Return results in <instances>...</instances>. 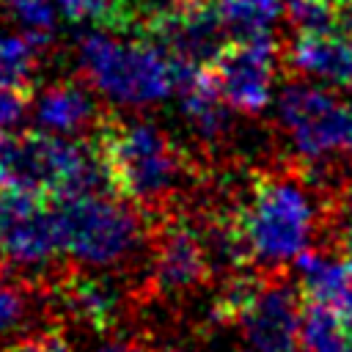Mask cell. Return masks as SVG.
Listing matches in <instances>:
<instances>
[{
    "label": "cell",
    "instance_id": "6da1fadb",
    "mask_svg": "<svg viewBox=\"0 0 352 352\" xmlns=\"http://www.w3.org/2000/svg\"><path fill=\"white\" fill-rule=\"evenodd\" d=\"M74 63L99 99L124 110H143L170 99L190 69L162 41L121 36L110 28L82 33Z\"/></svg>",
    "mask_w": 352,
    "mask_h": 352
},
{
    "label": "cell",
    "instance_id": "7a4b0ae2",
    "mask_svg": "<svg viewBox=\"0 0 352 352\" xmlns=\"http://www.w3.org/2000/svg\"><path fill=\"white\" fill-rule=\"evenodd\" d=\"M250 261L278 270L311 250L322 212L308 182L294 173H272L256 182L236 220Z\"/></svg>",
    "mask_w": 352,
    "mask_h": 352
},
{
    "label": "cell",
    "instance_id": "3957f363",
    "mask_svg": "<svg viewBox=\"0 0 352 352\" xmlns=\"http://www.w3.org/2000/svg\"><path fill=\"white\" fill-rule=\"evenodd\" d=\"M60 253L88 272H107L132 261L146 239L143 217L124 195L102 190L58 198Z\"/></svg>",
    "mask_w": 352,
    "mask_h": 352
},
{
    "label": "cell",
    "instance_id": "277c9868",
    "mask_svg": "<svg viewBox=\"0 0 352 352\" xmlns=\"http://www.w3.org/2000/svg\"><path fill=\"white\" fill-rule=\"evenodd\" d=\"M99 151L107 182L132 204L157 206L182 184V154L170 135L148 118H126L107 126Z\"/></svg>",
    "mask_w": 352,
    "mask_h": 352
},
{
    "label": "cell",
    "instance_id": "5b68a950",
    "mask_svg": "<svg viewBox=\"0 0 352 352\" xmlns=\"http://www.w3.org/2000/svg\"><path fill=\"white\" fill-rule=\"evenodd\" d=\"M275 118L305 168L352 165V99L314 80H292L275 96Z\"/></svg>",
    "mask_w": 352,
    "mask_h": 352
},
{
    "label": "cell",
    "instance_id": "8992f818",
    "mask_svg": "<svg viewBox=\"0 0 352 352\" xmlns=\"http://www.w3.org/2000/svg\"><path fill=\"white\" fill-rule=\"evenodd\" d=\"M104 179L107 168L102 151L88 148L77 138L38 132L19 140L14 187L66 198L74 192L99 190Z\"/></svg>",
    "mask_w": 352,
    "mask_h": 352
},
{
    "label": "cell",
    "instance_id": "52a82bcc",
    "mask_svg": "<svg viewBox=\"0 0 352 352\" xmlns=\"http://www.w3.org/2000/svg\"><path fill=\"white\" fill-rule=\"evenodd\" d=\"M60 253L55 209L41 192L11 187L0 192V256L22 275H44Z\"/></svg>",
    "mask_w": 352,
    "mask_h": 352
},
{
    "label": "cell",
    "instance_id": "ba28073f",
    "mask_svg": "<svg viewBox=\"0 0 352 352\" xmlns=\"http://www.w3.org/2000/svg\"><path fill=\"white\" fill-rule=\"evenodd\" d=\"M212 72L234 113L261 116L278 96V44L272 36L234 38L217 55Z\"/></svg>",
    "mask_w": 352,
    "mask_h": 352
},
{
    "label": "cell",
    "instance_id": "9c48e42d",
    "mask_svg": "<svg viewBox=\"0 0 352 352\" xmlns=\"http://www.w3.org/2000/svg\"><path fill=\"white\" fill-rule=\"evenodd\" d=\"M236 324L242 330V352H305L302 297L286 280H264Z\"/></svg>",
    "mask_w": 352,
    "mask_h": 352
},
{
    "label": "cell",
    "instance_id": "30bf717a",
    "mask_svg": "<svg viewBox=\"0 0 352 352\" xmlns=\"http://www.w3.org/2000/svg\"><path fill=\"white\" fill-rule=\"evenodd\" d=\"M286 60L305 80L352 91V19L346 16L316 30H294Z\"/></svg>",
    "mask_w": 352,
    "mask_h": 352
},
{
    "label": "cell",
    "instance_id": "8fae6325",
    "mask_svg": "<svg viewBox=\"0 0 352 352\" xmlns=\"http://www.w3.org/2000/svg\"><path fill=\"white\" fill-rule=\"evenodd\" d=\"M209 270L212 264H209L206 242L195 226L184 220H173L157 234L151 275L162 294H184L195 289L209 275Z\"/></svg>",
    "mask_w": 352,
    "mask_h": 352
},
{
    "label": "cell",
    "instance_id": "7c38bea8",
    "mask_svg": "<svg viewBox=\"0 0 352 352\" xmlns=\"http://www.w3.org/2000/svg\"><path fill=\"white\" fill-rule=\"evenodd\" d=\"M157 22L160 41L190 66L214 63L226 50L228 33L212 3H182Z\"/></svg>",
    "mask_w": 352,
    "mask_h": 352
},
{
    "label": "cell",
    "instance_id": "4fadbf2b",
    "mask_svg": "<svg viewBox=\"0 0 352 352\" xmlns=\"http://www.w3.org/2000/svg\"><path fill=\"white\" fill-rule=\"evenodd\" d=\"M30 121L44 135L77 138L96 121V94L80 82H52L30 102Z\"/></svg>",
    "mask_w": 352,
    "mask_h": 352
},
{
    "label": "cell",
    "instance_id": "5bb4252c",
    "mask_svg": "<svg viewBox=\"0 0 352 352\" xmlns=\"http://www.w3.org/2000/svg\"><path fill=\"white\" fill-rule=\"evenodd\" d=\"M179 110L184 124L206 143L220 140L231 124V107L223 99L214 72L206 66H190L179 85Z\"/></svg>",
    "mask_w": 352,
    "mask_h": 352
},
{
    "label": "cell",
    "instance_id": "9a60e30c",
    "mask_svg": "<svg viewBox=\"0 0 352 352\" xmlns=\"http://www.w3.org/2000/svg\"><path fill=\"white\" fill-rule=\"evenodd\" d=\"M60 302L77 322L96 327V330H104L118 319L121 292L102 272L74 275L72 280H63Z\"/></svg>",
    "mask_w": 352,
    "mask_h": 352
},
{
    "label": "cell",
    "instance_id": "2e32d148",
    "mask_svg": "<svg viewBox=\"0 0 352 352\" xmlns=\"http://www.w3.org/2000/svg\"><path fill=\"white\" fill-rule=\"evenodd\" d=\"M286 3L289 0H212L231 38L272 36L278 22L286 16Z\"/></svg>",
    "mask_w": 352,
    "mask_h": 352
},
{
    "label": "cell",
    "instance_id": "e0dca14e",
    "mask_svg": "<svg viewBox=\"0 0 352 352\" xmlns=\"http://www.w3.org/2000/svg\"><path fill=\"white\" fill-rule=\"evenodd\" d=\"M41 44L25 30H0V88L22 91L33 80Z\"/></svg>",
    "mask_w": 352,
    "mask_h": 352
},
{
    "label": "cell",
    "instance_id": "ac0fdd59",
    "mask_svg": "<svg viewBox=\"0 0 352 352\" xmlns=\"http://www.w3.org/2000/svg\"><path fill=\"white\" fill-rule=\"evenodd\" d=\"M8 16L19 25V30L30 33L33 38L44 41L60 16V8L55 0H3Z\"/></svg>",
    "mask_w": 352,
    "mask_h": 352
},
{
    "label": "cell",
    "instance_id": "d6986e66",
    "mask_svg": "<svg viewBox=\"0 0 352 352\" xmlns=\"http://www.w3.org/2000/svg\"><path fill=\"white\" fill-rule=\"evenodd\" d=\"M327 231L333 250L344 258H352V190H344L327 217Z\"/></svg>",
    "mask_w": 352,
    "mask_h": 352
},
{
    "label": "cell",
    "instance_id": "ffe728a7",
    "mask_svg": "<svg viewBox=\"0 0 352 352\" xmlns=\"http://www.w3.org/2000/svg\"><path fill=\"white\" fill-rule=\"evenodd\" d=\"M30 302L16 283H0V341L14 336L28 319Z\"/></svg>",
    "mask_w": 352,
    "mask_h": 352
},
{
    "label": "cell",
    "instance_id": "44dd1931",
    "mask_svg": "<svg viewBox=\"0 0 352 352\" xmlns=\"http://www.w3.org/2000/svg\"><path fill=\"white\" fill-rule=\"evenodd\" d=\"M72 25H99L116 14V0H55Z\"/></svg>",
    "mask_w": 352,
    "mask_h": 352
},
{
    "label": "cell",
    "instance_id": "7402d4cb",
    "mask_svg": "<svg viewBox=\"0 0 352 352\" xmlns=\"http://www.w3.org/2000/svg\"><path fill=\"white\" fill-rule=\"evenodd\" d=\"M28 110L30 107L22 99V91L0 88V132H11L14 126H19Z\"/></svg>",
    "mask_w": 352,
    "mask_h": 352
},
{
    "label": "cell",
    "instance_id": "603a6c76",
    "mask_svg": "<svg viewBox=\"0 0 352 352\" xmlns=\"http://www.w3.org/2000/svg\"><path fill=\"white\" fill-rule=\"evenodd\" d=\"M16 151L19 140L8 138V132H0V192L11 190L16 182Z\"/></svg>",
    "mask_w": 352,
    "mask_h": 352
},
{
    "label": "cell",
    "instance_id": "cb8c5ba5",
    "mask_svg": "<svg viewBox=\"0 0 352 352\" xmlns=\"http://www.w3.org/2000/svg\"><path fill=\"white\" fill-rule=\"evenodd\" d=\"M11 352H69L66 341L55 333H36L11 346Z\"/></svg>",
    "mask_w": 352,
    "mask_h": 352
},
{
    "label": "cell",
    "instance_id": "d4e9b609",
    "mask_svg": "<svg viewBox=\"0 0 352 352\" xmlns=\"http://www.w3.org/2000/svg\"><path fill=\"white\" fill-rule=\"evenodd\" d=\"M96 352H135L129 344H104V346H99Z\"/></svg>",
    "mask_w": 352,
    "mask_h": 352
},
{
    "label": "cell",
    "instance_id": "484cf974",
    "mask_svg": "<svg viewBox=\"0 0 352 352\" xmlns=\"http://www.w3.org/2000/svg\"><path fill=\"white\" fill-rule=\"evenodd\" d=\"M344 11H346V16L352 19V0H346V3H344Z\"/></svg>",
    "mask_w": 352,
    "mask_h": 352
},
{
    "label": "cell",
    "instance_id": "4316f807",
    "mask_svg": "<svg viewBox=\"0 0 352 352\" xmlns=\"http://www.w3.org/2000/svg\"><path fill=\"white\" fill-rule=\"evenodd\" d=\"M182 3H212V0H182Z\"/></svg>",
    "mask_w": 352,
    "mask_h": 352
},
{
    "label": "cell",
    "instance_id": "83f0119b",
    "mask_svg": "<svg viewBox=\"0 0 352 352\" xmlns=\"http://www.w3.org/2000/svg\"><path fill=\"white\" fill-rule=\"evenodd\" d=\"M170 352H187V349H170Z\"/></svg>",
    "mask_w": 352,
    "mask_h": 352
},
{
    "label": "cell",
    "instance_id": "f1b7e54d",
    "mask_svg": "<svg viewBox=\"0 0 352 352\" xmlns=\"http://www.w3.org/2000/svg\"><path fill=\"white\" fill-rule=\"evenodd\" d=\"M341 3H346V0H341Z\"/></svg>",
    "mask_w": 352,
    "mask_h": 352
},
{
    "label": "cell",
    "instance_id": "f546056e",
    "mask_svg": "<svg viewBox=\"0 0 352 352\" xmlns=\"http://www.w3.org/2000/svg\"><path fill=\"white\" fill-rule=\"evenodd\" d=\"M0 258H3V256H0Z\"/></svg>",
    "mask_w": 352,
    "mask_h": 352
}]
</instances>
